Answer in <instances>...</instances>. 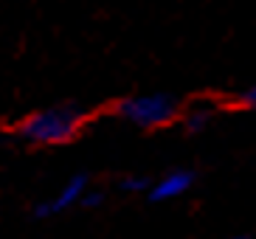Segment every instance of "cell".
Instances as JSON below:
<instances>
[{
    "label": "cell",
    "mask_w": 256,
    "mask_h": 239,
    "mask_svg": "<svg viewBox=\"0 0 256 239\" xmlns=\"http://www.w3.org/2000/svg\"><path fill=\"white\" fill-rule=\"evenodd\" d=\"M84 112L76 107H46L26 116L14 127V135L28 144H40V146H60V144L74 141L82 132Z\"/></svg>",
    "instance_id": "cell-1"
},
{
    "label": "cell",
    "mask_w": 256,
    "mask_h": 239,
    "mask_svg": "<svg viewBox=\"0 0 256 239\" xmlns=\"http://www.w3.org/2000/svg\"><path fill=\"white\" fill-rule=\"evenodd\" d=\"M113 112L141 130H160L169 127L174 118H180V104L169 93H144V96L118 98L113 104Z\"/></svg>",
    "instance_id": "cell-2"
},
{
    "label": "cell",
    "mask_w": 256,
    "mask_h": 239,
    "mask_svg": "<svg viewBox=\"0 0 256 239\" xmlns=\"http://www.w3.org/2000/svg\"><path fill=\"white\" fill-rule=\"evenodd\" d=\"M84 192H88V174L79 172V174H74V178L62 186V192L56 197H51L48 202H40L37 208H34V217H37V220L56 217V214H62V211H68L70 206L82 202Z\"/></svg>",
    "instance_id": "cell-3"
},
{
    "label": "cell",
    "mask_w": 256,
    "mask_h": 239,
    "mask_svg": "<svg viewBox=\"0 0 256 239\" xmlns=\"http://www.w3.org/2000/svg\"><path fill=\"white\" fill-rule=\"evenodd\" d=\"M194 169H172L166 172L164 178H158L150 188V200L152 202H166V200H174V197H183L188 188L194 186Z\"/></svg>",
    "instance_id": "cell-4"
},
{
    "label": "cell",
    "mask_w": 256,
    "mask_h": 239,
    "mask_svg": "<svg viewBox=\"0 0 256 239\" xmlns=\"http://www.w3.org/2000/svg\"><path fill=\"white\" fill-rule=\"evenodd\" d=\"M208 121H211V110L208 107H192V110L183 116V127L188 130V132H203L206 127H208Z\"/></svg>",
    "instance_id": "cell-5"
},
{
    "label": "cell",
    "mask_w": 256,
    "mask_h": 239,
    "mask_svg": "<svg viewBox=\"0 0 256 239\" xmlns=\"http://www.w3.org/2000/svg\"><path fill=\"white\" fill-rule=\"evenodd\" d=\"M152 183H155V180L146 178V174H130V178L121 180V188H124V192H146V194H150Z\"/></svg>",
    "instance_id": "cell-6"
},
{
    "label": "cell",
    "mask_w": 256,
    "mask_h": 239,
    "mask_svg": "<svg viewBox=\"0 0 256 239\" xmlns=\"http://www.w3.org/2000/svg\"><path fill=\"white\" fill-rule=\"evenodd\" d=\"M104 202V192H84V197H82V208H98Z\"/></svg>",
    "instance_id": "cell-7"
},
{
    "label": "cell",
    "mask_w": 256,
    "mask_h": 239,
    "mask_svg": "<svg viewBox=\"0 0 256 239\" xmlns=\"http://www.w3.org/2000/svg\"><path fill=\"white\" fill-rule=\"evenodd\" d=\"M240 102H242L245 107H250V110H256V84H250L248 90H242Z\"/></svg>",
    "instance_id": "cell-8"
},
{
    "label": "cell",
    "mask_w": 256,
    "mask_h": 239,
    "mask_svg": "<svg viewBox=\"0 0 256 239\" xmlns=\"http://www.w3.org/2000/svg\"><path fill=\"white\" fill-rule=\"evenodd\" d=\"M234 239H248V236H234Z\"/></svg>",
    "instance_id": "cell-9"
}]
</instances>
